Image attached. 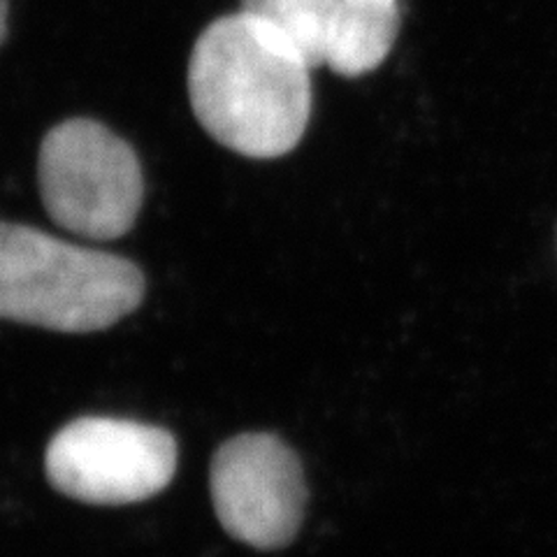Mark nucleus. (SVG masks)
Wrapping results in <instances>:
<instances>
[{"label":"nucleus","instance_id":"nucleus-1","mask_svg":"<svg viewBox=\"0 0 557 557\" xmlns=\"http://www.w3.org/2000/svg\"><path fill=\"white\" fill-rule=\"evenodd\" d=\"M311 70L247 12L225 14L190 51V108L219 145L247 159H278L300 145L309 126Z\"/></svg>","mask_w":557,"mask_h":557},{"label":"nucleus","instance_id":"nucleus-2","mask_svg":"<svg viewBox=\"0 0 557 557\" xmlns=\"http://www.w3.org/2000/svg\"><path fill=\"white\" fill-rule=\"evenodd\" d=\"M128 258L0 221V319L59 333H98L145 300Z\"/></svg>","mask_w":557,"mask_h":557},{"label":"nucleus","instance_id":"nucleus-3","mask_svg":"<svg viewBox=\"0 0 557 557\" xmlns=\"http://www.w3.org/2000/svg\"><path fill=\"white\" fill-rule=\"evenodd\" d=\"M38 182L49 219L98 242L133 231L145 200L135 149L94 119H67L45 135Z\"/></svg>","mask_w":557,"mask_h":557},{"label":"nucleus","instance_id":"nucleus-4","mask_svg":"<svg viewBox=\"0 0 557 557\" xmlns=\"http://www.w3.org/2000/svg\"><path fill=\"white\" fill-rule=\"evenodd\" d=\"M45 469L51 487L70 499L102 507L135 504L170 485L177 442L156 425L84 416L54 434Z\"/></svg>","mask_w":557,"mask_h":557},{"label":"nucleus","instance_id":"nucleus-5","mask_svg":"<svg viewBox=\"0 0 557 557\" xmlns=\"http://www.w3.org/2000/svg\"><path fill=\"white\" fill-rule=\"evenodd\" d=\"M209 491L221 528L258 550L288 546L302 525V467L274 434L247 432L221 444L209 467Z\"/></svg>","mask_w":557,"mask_h":557},{"label":"nucleus","instance_id":"nucleus-6","mask_svg":"<svg viewBox=\"0 0 557 557\" xmlns=\"http://www.w3.org/2000/svg\"><path fill=\"white\" fill-rule=\"evenodd\" d=\"M397 30V3H388V0H342L325 65L342 77L368 75L391 54Z\"/></svg>","mask_w":557,"mask_h":557},{"label":"nucleus","instance_id":"nucleus-7","mask_svg":"<svg viewBox=\"0 0 557 557\" xmlns=\"http://www.w3.org/2000/svg\"><path fill=\"white\" fill-rule=\"evenodd\" d=\"M247 12L272 28L311 65H325L342 0H242Z\"/></svg>","mask_w":557,"mask_h":557},{"label":"nucleus","instance_id":"nucleus-8","mask_svg":"<svg viewBox=\"0 0 557 557\" xmlns=\"http://www.w3.org/2000/svg\"><path fill=\"white\" fill-rule=\"evenodd\" d=\"M8 35V0H0V45Z\"/></svg>","mask_w":557,"mask_h":557},{"label":"nucleus","instance_id":"nucleus-9","mask_svg":"<svg viewBox=\"0 0 557 557\" xmlns=\"http://www.w3.org/2000/svg\"><path fill=\"white\" fill-rule=\"evenodd\" d=\"M388 3H397V0H388Z\"/></svg>","mask_w":557,"mask_h":557}]
</instances>
